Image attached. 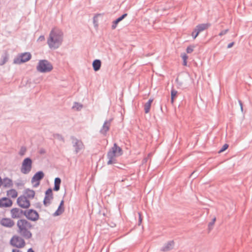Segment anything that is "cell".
Instances as JSON below:
<instances>
[{
  "label": "cell",
  "mask_w": 252,
  "mask_h": 252,
  "mask_svg": "<svg viewBox=\"0 0 252 252\" xmlns=\"http://www.w3.org/2000/svg\"><path fill=\"white\" fill-rule=\"evenodd\" d=\"M17 226L20 230H28L31 228L32 225L29 222L25 220H19L17 223Z\"/></svg>",
  "instance_id": "7c38bea8"
},
{
  "label": "cell",
  "mask_w": 252,
  "mask_h": 252,
  "mask_svg": "<svg viewBox=\"0 0 252 252\" xmlns=\"http://www.w3.org/2000/svg\"><path fill=\"white\" fill-rule=\"evenodd\" d=\"M32 166V160L30 158L25 159V160L23 162L22 165V172L24 174H28L31 171Z\"/></svg>",
  "instance_id": "52a82bcc"
},
{
  "label": "cell",
  "mask_w": 252,
  "mask_h": 252,
  "mask_svg": "<svg viewBox=\"0 0 252 252\" xmlns=\"http://www.w3.org/2000/svg\"><path fill=\"white\" fill-rule=\"evenodd\" d=\"M1 223L2 226L7 227H12L14 224V222L13 221L7 218L3 219L1 221Z\"/></svg>",
  "instance_id": "2e32d148"
},
{
  "label": "cell",
  "mask_w": 252,
  "mask_h": 252,
  "mask_svg": "<svg viewBox=\"0 0 252 252\" xmlns=\"http://www.w3.org/2000/svg\"><path fill=\"white\" fill-rule=\"evenodd\" d=\"M0 205L1 207H9L12 206V202L11 199L7 198H4L1 199Z\"/></svg>",
  "instance_id": "9a60e30c"
},
{
  "label": "cell",
  "mask_w": 252,
  "mask_h": 252,
  "mask_svg": "<svg viewBox=\"0 0 252 252\" xmlns=\"http://www.w3.org/2000/svg\"><path fill=\"white\" fill-rule=\"evenodd\" d=\"M24 215L29 220L35 221L39 219V215L36 211L34 210H28L24 212Z\"/></svg>",
  "instance_id": "9c48e42d"
},
{
  "label": "cell",
  "mask_w": 252,
  "mask_h": 252,
  "mask_svg": "<svg viewBox=\"0 0 252 252\" xmlns=\"http://www.w3.org/2000/svg\"><path fill=\"white\" fill-rule=\"evenodd\" d=\"M210 26V24L209 23H203L197 25L192 32V36L193 39H195L201 32L208 28Z\"/></svg>",
  "instance_id": "5b68a950"
},
{
  "label": "cell",
  "mask_w": 252,
  "mask_h": 252,
  "mask_svg": "<svg viewBox=\"0 0 252 252\" xmlns=\"http://www.w3.org/2000/svg\"><path fill=\"white\" fill-rule=\"evenodd\" d=\"M53 199V194L51 189H49L46 192L45 196L44 199V204L45 206H49L51 203Z\"/></svg>",
  "instance_id": "30bf717a"
},
{
  "label": "cell",
  "mask_w": 252,
  "mask_h": 252,
  "mask_svg": "<svg viewBox=\"0 0 252 252\" xmlns=\"http://www.w3.org/2000/svg\"><path fill=\"white\" fill-rule=\"evenodd\" d=\"M177 93V91H176V90H174L173 89H172L171 90V103H173L174 99H175V97L176 96Z\"/></svg>",
  "instance_id": "4dcf8cb0"
},
{
  "label": "cell",
  "mask_w": 252,
  "mask_h": 252,
  "mask_svg": "<svg viewBox=\"0 0 252 252\" xmlns=\"http://www.w3.org/2000/svg\"><path fill=\"white\" fill-rule=\"evenodd\" d=\"M195 47V46L194 45H191L190 46H188V47L187 48V49H186L187 53H192V52L194 51Z\"/></svg>",
  "instance_id": "836d02e7"
},
{
  "label": "cell",
  "mask_w": 252,
  "mask_h": 252,
  "mask_svg": "<svg viewBox=\"0 0 252 252\" xmlns=\"http://www.w3.org/2000/svg\"><path fill=\"white\" fill-rule=\"evenodd\" d=\"M99 14L97 15H96L94 16V20H93V22H94V26L95 27V28L96 29L98 28V17L99 16Z\"/></svg>",
  "instance_id": "d6a6232c"
},
{
  "label": "cell",
  "mask_w": 252,
  "mask_h": 252,
  "mask_svg": "<svg viewBox=\"0 0 252 252\" xmlns=\"http://www.w3.org/2000/svg\"><path fill=\"white\" fill-rule=\"evenodd\" d=\"M228 147H229V145H228V144H224V145L222 147V148H221L220 150L219 151V153H222V152H223L224 151H225L226 150H227V148H228Z\"/></svg>",
  "instance_id": "e575fe53"
},
{
  "label": "cell",
  "mask_w": 252,
  "mask_h": 252,
  "mask_svg": "<svg viewBox=\"0 0 252 252\" xmlns=\"http://www.w3.org/2000/svg\"><path fill=\"white\" fill-rule=\"evenodd\" d=\"M25 151H26V148L25 147H22L20 153L21 155H23L25 153Z\"/></svg>",
  "instance_id": "74e56055"
},
{
  "label": "cell",
  "mask_w": 252,
  "mask_h": 252,
  "mask_svg": "<svg viewBox=\"0 0 252 252\" xmlns=\"http://www.w3.org/2000/svg\"><path fill=\"white\" fill-rule=\"evenodd\" d=\"M12 252H21L20 251L18 250H16V249H14L13 250Z\"/></svg>",
  "instance_id": "ab89813d"
},
{
  "label": "cell",
  "mask_w": 252,
  "mask_h": 252,
  "mask_svg": "<svg viewBox=\"0 0 252 252\" xmlns=\"http://www.w3.org/2000/svg\"><path fill=\"white\" fill-rule=\"evenodd\" d=\"M36 68L37 70L40 72L46 73L52 71L53 69V67L52 65L49 61L45 60H42L39 61Z\"/></svg>",
  "instance_id": "3957f363"
},
{
  "label": "cell",
  "mask_w": 252,
  "mask_h": 252,
  "mask_svg": "<svg viewBox=\"0 0 252 252\" xmlns=\"http://www.w3.org/2000/svg\"><path fill=\"white\" fill-rule=\"evenodd\" d=\"M2 185L5 188H10L13 186V182L8 178H4L3 180H2Z\"/></svg>",
  "instance_id": "d6986e66"
},
{
  "label": "cell",
  "mask_w": 252,
  "mask_h": 252,
  "mask_svg": "<svg viewBox=\"0 0 252 252\" xmlns=\"http://www.w3.org/2000/svg\"><path fill=\"white\" fill-rule=\"evenodd\" d=\"M123 153L122 149L116 144L114 145L108 153V158L109 159V164H112L115 162L116 158L122 155Z\"/></svg>",
  "instance_id": "7a4b0ae2"
},
{
  "label": "cell",
  "mask_w": 252,
  "mask_h": 252,
  "mask_svg": "<svg viewBox=\"0 0 252 252\" xmlns=\"http://www.w3.org/2000/svg\"><path fill=\"white\" fill-rule=\"evenodd\" d=\"M17 204L23 208H28L30 206V203L25 196H21L18 198Z\"/></svg>",
  "instance_id": "8fae6325"
},
{
  "label": "cell",
  "mask_w": 252,
  "mask_h": 252,
  "mask_svg": "<svg viewBox=\"0 0 252 252\" xmlns=\"http://www.w3.org/2000/svg\"><path fill=\"white\" fill-rule=\"evenodd\" d=\"M239 103H240V105H241V110L242 111V110H243V109H242V105L240 101H239Z\"/></svg>",
  "instance_id": "b9f144b4"
},
{
  "label": "cell",
  "mask_w": 252,
  "mask_h": 252,
  "mask_svg": "<svg viewBox=\"0 0 252 252\" xmlns=\"http://www.w3.org/2000/svg\"><path fill=\"white\" fill-rule=\"evenodd\" d=\"M234 42H233V43H230V44H229L227 45V48H230L232 47V46H233V45H234Z\"/></svg>",
  "instance_id": "f35d334b"
},
{
  "label": "cell",
  "mask_w": 252,
  "mask_h": 252,
  "mask_svg": "<svg viewBox=\"0 0 252 252\" xmlns=\"http://www.w3.org/2000/svg\"><path fill=\"white\" fill-rule=\"evenodd\" d=\"M24 196L28 199H33L35 195V193L30 189H26L24 192Z\"/></svg>",
  "instance_id": "ffe728a7"
},
{
  "label": "cell",
  "mask_w": 252,
  "mask_h": 252,
  "mask_svg": "<svg viewBox=\"0 0 252 252\" xmlns=\"http://www.w3.org/2000/svg\"><path fill=\"white\" fill-rule=\"evenodd\" d=\"M64 34L62 31L58 27H54L50 33L47 40V44L50 48L56 50L60 47L63 41Z\"/></svg>",
  "instance_id": "6da1fadb"
},
{
  "label": "cell",
  "mask_w": 252,
  "mask_h": 252,
  "mask_svg": "<svg viewBox=\"0 0 252 252\" xmlns=\"http://www.w3.org/2000/svg\"><path fill=\"white\" fill-rule=\"evenodd\" d=\"M11 214L13 218H19L23 216L24 213L22 210L18 208H14L11 211Z\"/></svg>",
  "instance_id": "4fadbf2b"
},
{
  "label": "cell",
  "mask_w": 252,
  "mask_h": 252,
  "mask_svg": "<svg viewBox=\"0 0 252 252\" xmlns=\"http://www.w3.org/2000/svg\"><path fill=\"white\" fill-rule=\"evenodd\" d=\"M44 177V174L42 171H39L35 174L32 179V184L33 187H38L40 181Z\"/></svg>",
  "instance_id": "ba28073f"
},
{
  "label": "cell",
  "mask_w": 252,
  "mask_h": 252,
  "mask_svg": "<svg viewBox=\"0 0 252 252\" xmlns=\"http://www.w3.org/2000/svg\"><path fill=\"white\" fill-rule=\"evenodd\" d=\"M216 218H214L213 219H212V220L210 222L209 224H208V231H211L213 228V227L215 224V223L216 222Z\"/></svg>",
  "instance_id": "1f68e13d"
},
{
  "label": "cell",
  "mask_w": 252,
  "mask_h": 252,
  "mask_svg": "<svg viewBox=\"0 0 252 252\" xmlns=\"http://www.w3.org/2000/svg\"><path fill=\"white\" fill-rule=\"evenodd\" d=\"M61 179L59 178H57L55 180V186H54V190L56 191H58L60 189V187Z\"/></svg>",
  "instance_id": "83f0119b"
},
{
  "label": "cell",
  "mask_w": 252,
  "mask_h": 252,
  "mask_svg": "<svg viewBox=\"0 0 252 252\" xmlns=\"http://www.w3.org/2000/svg\"><path fill=\"white\" fill-rule=\"evenodd\" d=\"M64 203L63 201H62V203H61L60 205V206L59 207L58 209L57 210V211L55 212L54 215L56 216H59L61 215L62 213L64 212Z\"/></svg>",
  "instance_id": "cb8c5ba5"
},
{
  "label": "cell",
  "mask_w": 252,
  "mask_h": 252,
  "mask_svg": "<svg viewBox=\"0 0 252 252\" xmlns=\"http://www.w3.org/2000/svg\"><path fill=\"white\" fill-rule=\"evenodd\" d=\"M142 216L141 214H139V225H140V224L142 222Z\"/></svg>",
  "instance_id": "8d00e7d4"
},
{
  "label": "cell",
  "mask_w": 252,
  "mask_h": 252,
  "mask_svg": "<svg viewBox=\"0 0 252 252\" xmlns=\"http://www.w3.org/2000/svg\"><path fill=\"white\" fill-rule=\"evenodd\" d=\"M20 232L22 235L26 239H29L32 237L31 233L28 230H20Z\"/></svg>",
  "instance_id": "7402d4cb"
},
{
  "label": "cell",
  "mask_w": 252,
  "mask_h": 252,
  "mask_svg": "<svg viewBox=\"0 0 252 252\" xmlns=\"http://www.w3.org/2000/svg\"><path fill=\"white\" fill-rule=\"evenodd\" d=\"M82 107H83V106L81 103L75 102L74 104V106L72 107V109H75L76 111H80Z\"/></svg>",
  "instance_id": "f1b7e54d"
},
{
  "label": "cell",
  "mask_w": 252,
  "mask_h": 252,
  "mask_svg": "<svg viewBox=\"0 0 252 252\" xmlns=\"http://www.w3.org/2000/svg\"><path fill=\"white\" fill-rule=\"evenodd\" d=\"M153 100H154L153 98H151L150 99H149V100L146 103L145 107H144V110H145L146 113H149Z\"/></svg>",
  "instance_id": "603a6c76"
},
{
  "label": "cell",
  "mask_w": 252,
  "mask_h": 252,
  "mask_svg": "<svg viewBox=\"0 0 252 252\" xmlns=\"http://www.w3.org/2000/svg\"><path fill=\"white\" fill-rule=\"evenodd\" d=\"M127 15H128L127 13L123 14L120 17L117 18V19H116L115 21H114L113 22V23H112V29H115L116 28V27L117 26V25L119 24V23L120 22L122 21L124 18H126V17H127Z\"/></svg>",
  "instance_id": "ac0fdd59"
},
{
  "label": "cell",
  "mask_w": 252,
  "mask_h": 252,
  "mask_svg": "<svg viewBox=\"0 0 252 252\" xmlns=\"http://www.w3.org/2000/svg\"><path fill=\"white\" fill-rule=\"evenodd\" d=\"M17 195H18L17 192L13 189L7 192V196L11 198H13V199L16 198L17 196Z\"/></svg>",
  "instance_id": "484cf974"
},
{
  "label": "cell",
  "mask_w": 252,
  "mask_h": 252,
  "mask_svg": "<svg viewBox=\"0 0 252 252\" xmlns=\"http://www.w3.org/2000/svg\"><path fill=\"white\" fill-rule=\"evenodd\" d=\"M9 59V55L7 53H4L1 57V65L2 66L4 64H6L7 62V61Z\"/></svg>",
  "instance_id": "d4e9b609"
},
{
  "label": "cell",
  "mask_w": 252,
  "mask_h": 252,
  "mask_svg": "<svg viewBox=\"0 0 252 252\" xmlns=\"http://www.w3.org/2000/svg\"><path fill=\"white\" fill-rule=\"evenodd\" d=\"M74 141H75V144H74L75 146L77 145V146L75 147L76 151H79V150H80L82 149V143H80L79 141L76 140H74Z\"/></svg>",
  "instance_id": "f546056e"
},
{
  "label": "cell",
  "mask_w": 252,
  "mask_h": 252,
  "mask_svg": "<svg viewBox=\"0 0 252 252\" xmlns=\"http://www.w3.org/2000/svg\"><path fill=\"white\" fill-rule=\"evenodd\" d=\"M111 122V120L106 121V122L104 123V124L103 125V128L100 131V132L102 134H103V135H106L107 134V131H108L109 130Z\"/></svg>",
  "instance_id": "e0dca14e"
},
{
  "label": "cell",
  "mask_w": 252,
  "mask_h": 252,
  "mask_svg": "<svg viewBox=\"0 0 252 252\" xmlns=\"http://www.w3.org/2000/svg\"><path fill=\"white\" fill-rule=\"evenodd\" d=\"M32 58V55L30 52H25L18 54L14 58L13 62L14 64H23L28 62Z\"/></svg>",
  "instance_id": "277c9868"
},
{
  "label": "cell",
  "mask_w": 252,
  "mask_h": 252,
  "mask_svg": "<svg viewBox=\"0 0 252 252\" xmlns=\"http://www.w3.org/2000/svg\"><path fill=\"white\" fill-rule=\"evenodd\" d=\"M181 57H182V60H183V64L184 66L187 67L188 66V55L185 53L181 54Z\"/></svg>",
  "instance_id": "4316f807"
},
{
  "label": "cell",
  "mask_w": 252,
  "mask_h": 252,
  "mask_svg": "<svg viewBox=\"0 0 252 252\" xmlns=\"http://www.w3.org/2000/svg\"><path fill=\"white\" fill-rule=\"evenodd\" d=\"M28 252H34V251L32 249H30L28 250Z\"/></svg>",
  "instance_id": "60d3db41"
},
{
  "label": "cell",
  "mask_w": 252,
  "mask_h": 252,
  "mask_svg": "<svg viewBox=\"0 0 252 252\" xmlns=\"http://www.w3.org/2000/svg\"><path fill=\"white\" fill-rule=\"evenodd\" d=\"M11 245L18 248H22L25 246V242L22 238L17 236H14L11 240Z\"/></svg>",
  "instance_id": "8992f818"
},
{
  "label": "cell",
  "mask_w": 252,
  "mask_h": 252,
  "mask_svg": "<svg viewBox=\"0 0 252 252\" xmlns=\"http://www.w3.org/2000/svg\"><path fill=\"white\" fill-rule=\"evenodd\" d=\"M174 241H169L166 243L163 247L161 249V251L163 252H167L169 251H171L172 249L174 248Z\"/></svg>",
  "instance_id": "5bb4252c"
},
{
  "label": "cell",
  "mask_w": 252,
  "mask_h": 252,
  "mask_svg": "<svg viewBox=\"0 0 252 252\" xmlns=\"http://www.w3.org/2000/svg\"><path fill=\"white\" fill-rule=\"evenodd\" d=\"M228 29H226V30H225L223 31L222 32H221L219 34V36H223L224 35L226 34L227 32H228Z\"/></svg>",
  "instance_id": "d590c367"
},
{
  "label": "cell",
  "mask_w": 252,
  "mask_h": 252,
  "mask_svg": "<svg viewBox=\"0 0 252 252\" xmlns=\"http://www.w3.org/2000/svg\"><path fill=\"white\" fill-rule=\"evenodd\" d=\"M102 62L99 59H96L94 61L93 63V67L95 71H99L101 68Z\"/></svg>",
  "instance_id": "44dd1931"
}]
</instances>
